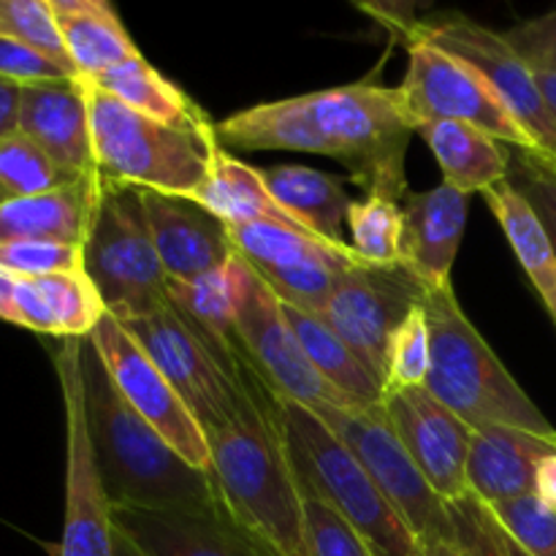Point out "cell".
Segmentation results:
<instances>
[{
  "mask_svg": "<svg viewBox=\"0 0 556 556\" xmlns=\"http://www.w3.org/2000/svg\"><path fill=\"white\" fill-rule=\"evenodd\" d=\"M348 226L353 237L351 248L358 258L375 266L402 264L405 215H402L400 201L383 199V195L353 201L348 210Z\"/></svg>",
  "mask_w": 556,
  "mask_h": 556,
  "instance_id": "cell-33",
  "label": "cell"
},
{
  "mask_svg": "<svg viewBox=\"0 0 556 556\" xmlns=\"http://www.w3.org/2000/svg\"><path fill=\"white\" fill-rule=\"evenodd\" d=\"M0 269L16 277L81 271V248L60 242H0Z\"/></svg>",
  "mask_w": 556,
  "mask_h": 556,
  "instance_id": "cell-39",
  "label": "cell"
},
{
  "mask_svg": "<svg viewBox=\"0 0 556 556\" xmlns=\"http://www.w3.org/2000/svg\"><path fill=\"white\" fill-rule=\"evenodd\" d=\"M405 43L410 65L400 85V98L416 134L427 123L456 119L486 130L516 150H535L481 71L418 36H405Z\"/></svg>",
  "mask_w": 556,
  "mask_h": 556,
  "instance_id": "cell-10",
  "label": "cell"
},
{
  "mask_svg": "<svg viewBox=\"0 0 556 556\" xmlns=\"http://www.w3.org/2000/svg\"><path fill=\"white\" fill-rule=\"evenodd\" d=\"M467 201L470 195L445 182L424 193L405 195L402 264L427 291L451 288V269L467 226Z\"/></svg>",
  "mask_w": 556,
  "mask_h": 556,
  "instance_id": "cell-22",
  "label": "cell"
},
{
  "mask_svg": "<svg viewBox=\"0 0 556 556\" xmlns=\"http://www.w3.org/2000/svg\"><path fill=\"white\" fill-rule=\"evenodd\" d=\"M112 525L141 556H275L217 508H112Z\"/></svg>",
  "mask_w": 556,
  "mask_h": 556,
  "instance_id": "cell-18",
  "label": "cell"
},
{
  "mask_svg": "<svg viewBox=\"0 0 556 556\" xmlns=\"http://www.w3.org/2000/svg\"><path fill=\"white\" fill-rule=\"evenodd\" d=\"M0 38L25 43L36 52L47 54L58 65H63L71 76L79 79L71 63L65 43L60 38L49 0H0Z\"/></svg>",
  "mask_w": 556,
  "mask_h": 556,
  "instance_id": "cell-35",
  "label": "cell"
},
{
  "mask_svg": "<svg viewBox=\"0 0 556 556\" xmlns=\"http://www.w3.org/2000/svg\"><path fill=\"white\" fill-rule=\"evenodd\" d=\"M538 87H541V96L546 101L548 112H552L554 123H556V74H548V71H535Z\"/></svg>",
  "mask_w": 556,
  "mask_h": 556,
  "instance_id": "cell-46",
  "label": "cell"
},
{
  "mask_svg": "<svg viewBox=\"0 0 556 556\" xmlns=\"http://www.w3.org/2000/svg\"><path fill=\"white\" fill-rule=\"evenodd\" d=\"M402 33L424 38L481 71L516 123L530 136L535 152L556 163V123L541 96L535 71L510 49L503 33L489 30L459 11L438 14L432 20H413Z\"/></svg>",
  "mask_w": 556,
  "mask_h": 556,
  "instance_id": "cell-13",
  "label": "cell"
},
{
  "mask_svg": "<svg viewBox=\"0 0 556 556\" xmlns=\"http://www.w3.org/2000/svg\"><path fill=\"white\" fill-rule=\"evenodd\" d=\"M429 367H432V337H429L427 309L421 304L402 320L400 329L391 337L383 394L386 391L424 389L429 378Z\"/></svg>",
  "mask_w": 556,
  "mask_h": 556,
  "instance_id": "cell-36",
  "label": "cell"
},
{
  "mask_svg": "<svg viewBox=\"0 0 556 556\" xmlns=\"http://www.w3.org/2000/svg\"><path fill=\"white\" fill-rule=\"evenodd\" d=\"M280 402L282 434L304 497L318 500L362 535L372 556H413L416 538L383 497L362 462L320 421L296 402Z\"/></svg>",
  "mask_w": 556,
  "mask_h": 556,
  "instance_id": "cell-6",
  "label": "cell"
},
{
  "mask_svg": "<svg viewBox=\"0 0 556 556\" xmlns=\"http://www.w3.org/2000/svg\"><path fill=\"white\" fill-rule=\"evenodd\" d=\"M505 535L530 556H556V510L535 494L489 508Z\"/></svg>",
  "mask_w": 556,
  "mask_h": 556,
  "instance_id": "cell-38",
  "label": "cell"
},
{
  "mask_svg": "<svg viewBox=\"0 0 556 556\" xmlns=\"http://www.w3.org/2000/svg\"><path fill=\"white\" fill-rule=\"evenodd\" d=\"M304 525L309 556H372L362 535L318 500L304 497Z\"/></svg>",
  "mask_w": 556,
  "mask_h": 556,
  "instance_id": "cell-40",
  "label": "cell"
},
{
  "mask_svg": "<svg viewBox=\"0 0 556 556\" xmlns=\"http://www.w3.org/2000/svg\"><path fill=\"white\" fill-rule=\"evenodd\" d=\"M503 541H505V548H508L510 556H530L525 548H519V543H514L508 535H505V530H503Z\"/></svg>",
  "mask_w": 556,
  "mask_h": 556,
  "instance_id": "cell-49",
  "label": "cell"
},
{
  "mask_svg": "<svg viewBox=\"0 0 556 556\" xmlns=\"http://www.w3.org/2000/svg\"><path fill=\"white\" fill-rule=\"evenodd\" d=\"M49 3L79 79H96L128 60L141 58L123 20L106 0H49Z\"/></svg>",
  "mask_w": 556,
  "mask_h": 556,
  "instance_id": "cell-25",
  "label": "cell"
},
{
  "mask_svg": "<svg viewBox=\"0 0 556 556\" xmlns=\"http://www.w3.org/2000/svg\"><path fill=\"white\" fill-rule=\"evenodd\" d=\"M242 410L206 432L210 478L223 510L275 556H309L304 492L282 434L280 402L244 367Z\"/></svg>",
  "mask_w": 556,
  "mask_h": 556,
  "instance_id": "cell-2",
  "label": "cell"
},
{
  "mask_svg": "<svg viewBox=\"0 0 556 556\" xmlns=\"http://www.w3.org/2000/svg\"><path fill=\"white\" fill-rule=\"evenodd\" d=\"M239 258L277 293V299L320 315L337 282L362 264L351 244H331L313 233H299L271 223L228 226Z\"/></svg>",
  "mask_w": 556,
  "mask_h": 556,
  "instance_id": "cell-15",
  "label": "cell"
},
{
  "mask_svg": "<svg viewBox=\"0 0 556 556\" xmlns=\"http://www.w3.org/2000/svg\"><path fill=\"white\" fill-rule=\"evenodd\" d=\"M195 204L220 217L226 226H244V223H271V226L291 228V231L309 233L291 212L282 210L264 182V172L239 157L220 150L212 163L210 179L193 195ZM315 237V233H313Z\"/></svg>",
  "mask_w": 556,
  "mask_h": 556,
  "instance_id": "cell-27",
  "label": "cell"
},
{
  "mask_svg": "<svg viewBox=\"0 0 556 556\" xmlns=\"http://www.w3.org/2000/svg\"><path fill=\"white\" fill-rule=\"evenodd\" d=\"M380 405L429 486L448 505L465 500L470 494L467 456L476 432L456 413H451L427 386L386 391Z\"/></svg>",
  "mask_w": 556,
  "mask_h": 556,
  "instance_id": "cell-17",
  "label": "cell"
},
{
  "mask_svg": "<svg viewBox=\"0 0 556 556\" xmlns=\"http://www.w3.org/2000/svg\"><path fill=\"white\" fill-rule=\"evenodd\" d=\"M74 179L65 177L58 163L25 134L14 130L0 139V201L47 193Z\"/></svg>",
  "mask_w": 556,
  "mask_h": 556,
  "instance_id": "cell-34",
  "label": "cell"
},
{
  "mask_svg": "<svg viewBox=\"0 0 556 556\" xmlns=\"http://www.w3.org/2000/svg\"><path fill=\"white\" fill-rule=\"evenodd\" d=\"M109 378L130 407L144 418L188 465L210 472V443L182 396L174 391L166 375L144 353V348L123 329L114 315H103L90 334Z\"/></svg>",
  "mask_w": 556,
  "mask_h": 556,
  "instance_id": "cell-16",
  "label": "cell"
},
{
  "mask_svg": "<svg viewBox=\"0 0 556 556\" xmlns=\"http://www.w3.org/2000/svg\"><path fill=\"white\" fill-rule=\"evenodd\" d=\"M0 76L16 81V85H36V81H54V79H76L63 65L49 60L47 54L25 47V43L0 38Z\"/></svg>",
  "mask_w": 556,
  "mask_h": 556,
  "instance_id": "cell-43",
  "label": "cell"
},
{
  "mask_svg": "<svg viewBox=\"0 0 556 556\" xmlns=\"http://www.w3.org/2000/svg\"><path fill=\"white\" fill-rule=\"evenodd\" d=\"M20 101L22 85L0 76V139L20 128Z\"/></svg>",
  "mask_w": 556,
  "mask_h": 556,
  "instance_id": "cell-44",
  "label": "cell"
},
{
  "mask_svg": "<svg viewBox=\"0 0 556 556\" xmlns=\"http://www.w3.org/2000/svg\"><path fill=\"white\" fill-rule=\"evenodd\" d=\"M503 36L532 71L556 74V9L510 27Z\"/></svg>",
  "mask_w": 556,
  "mask_h": 556,
  "instance_id": "cell-42",
  "label": "cell"
},
{
  "mask_svg": "<svg viewBox=\"0 0 556 556\" xmlns=\"http://www.w3.org/2000/svg\"><path fill=\"white\" fill-rule=\"evenodd\" d=\"M119 324L166 375L204 432L226 427L239 416L244 386L231 378L210 342L172 302L155 313L123 318Z\"/></svg>",
  "mask_w": 556,
  "mask_h": 556,
  "instance_id": "cell-11",
  "label": "cell"
},
{
  "mask_svg": "<svg viewBox=\"0 0 556 556\" xmlns=\"http://www.w3.org/2000/svg\"><path fill=\"white\" fill-rule=\"evenodd\" d=\"M261 172L277 204L291 212L309 233L331 244H345L342 223L348 220L353 201L345 195L340 179L318 168L291 166V163L261 168Z\"/></svg>",
  "mask_w": 556,
  "mask_h": 556,
  "instance_id": "cell-29",
  "label": "cell"
},
{
  "mask_svg": "<svg viewBox=\"0 0 556 556\" xmlns=\"http://www.w3.org/2000/svg\"><path fill=\"white\" fill-rule=\"evenodd\" d=\"M233 271V329L244 364L264 380L277 400L320 410V407H362L326 383L309 364L293 334L277 293L239 255ZM369 407V405H367Z\"/></svg>",
  "mask_w": 556,
  "mask_h": 556,
  "instance_id": "cell-9",
  "label": "cell"
},
{
  "mask_svg": "<svg viewBox=\"0 0 556 556\" xmlns=\"http://www.w3.org/2000/svg\"><path fill=\"white\" fill-rule=\"evenodd\" d=\"M233 261V258H231ZM226 266L193 280H168V302L188 318V324L210 342L223 367L242 386L244 356L233 329V271Z\"/></svg>",
  "mask_w": 556,
  "mask_h": 556,
  "instance_id": "cell-28",
  "label": "cell"
},
{
  "mask_svg": "<svg viewBox=\"0 0 556 556\" xmlns=\"http://www.w3.org/2000/svg\"><path fill=\"white\" fill-rule=\"evenodd\" d=\"M556 454V440L527 429L486 427L472 434L467 456V489L486 508L535 494L538 467Z\"/></svg>",
  "mask_w": 556,
  "mask_h": 556,
  "instance_id": "cell-23",
  "label": "cell"
},
{
  "mask_svg": "<svg viewBox=\"0 0 556 556\" xmlns=\"http://www.w3.org/2000/svg\"><path fill=\"white\" fill-rule=\"evenodd\" d=\"M413 556H465L456 543H434V546H418Z\"/></svg>",
  "mask_w": 556,
  "mask_h": 556,
  "instance_id": "cell-47",
  "label": "cell"
},
{
  "mask_svg": "<svg viewBox=\"0 0 556 556\" xmlns=\"http://www.w3.org/2000/svg\"><path fill=\"white\" fill-rule=\"evenodd\" d=\"M114 556H141V554L136 552V548L130 546V543L125 541L117 530H114Z\"/></svg>",
  "mask_w": 556,
  "mask_h": 556,
  "instance_id": "cell-48",
  "label": "cell"
},
{
  "mask_svg": "<svg viewBox=\"0 0 556 556\" xmlns=\"http://www.w3.org/2000/svg\"><path fill=\"white\" fill-rule=\"evenodd\" d=\"M451 516L456 527V546L465 556H510L503 541V527L481 500L467 494L451 505Z\"/></svg>",
  "mask_w": 556,
  "mask_h": 556,
  "instance_id": "cell-41",
  "label": "cell"
},
{
  "mask_svg": "<svg viewBox=\"0 0 556 556\" xmlns=\"http://www.w3.org/2000/svg\"><path fill=\"white\" fill-rule=\"evenodd\" d=\"M315 413L356 454L375 486L405 521L418 546L456 543L451 505L429 486L424 472L410 459L383 405L320 407Z\"/></svg>",
  "mask_w": 556,
  "mask_h": 556,
  "instance_id": "cell-8",
  "label": "cell"
},
{
  "mask_svg": "<svg viewBox=\"0 0 556 556\" xmlns=\"http://www.w3.org/2000/svg\"><path fill=\"white\" fill-rule=\"evenodd\" d=\"M101 174L74 179L47 193L0 201V242L85 244L101 199Z\"/></svg>",
  "mask_w": 556,
  "mask_h": 556,
  "instance_id": "cell-24",
  "label": "cell"
},
{
  "mask_svg": "<svg viewBox=\"0 0 556 556\" xmlns=\"http://www.w3.org/2000/svg\"><path fill=\"white\" fill-rule=\"evenodd\" d=\"M106 315L90 277L58 271L16 277L0 269V320L60 340H85Z\"/></svg>",
  "mask_w": 556,
  "mask_h": 556,
  "instance_id": "cell-19",
  "label": "cell"
},
{
  "mask_svg": "<svg viewBox=\"0 0 556 556\" xmlns=\"http://www.w3.org/2000/svg\"><path fill=\"white\" fill-rule=\"evenodd\" d=\"M85 340H63V345L54 351V369L65 410V525L60 556H114L112 505L101 486L85 418Z\"/></svg>",
  "mask_w": 556,
  "mask_h": 556,
  "instance_id": "cell-12",
  "label": "cell"
},
{
  "mask_svg": "<svg viewBox=\"0 0 556 556\" xmlns=\"http://www.w3.org/2000/svg\"><path fill=\"white\" fill-rule=\"evenodd\" d=\"M424 309L432 337L427 389L451 413H456L472 432L486 427H516L556 440V429L541 407L527 396L481 331L462 313L454 286L427 291Z\"/></svg>",
  "mask_w": 556,
  "mask_h": 556,
  "instance_id": "cell-4",
  "label": "cell"
},
{
  "mask_svg": "<svg viewBox=\"0 0 556 556\" xmlns=\"http://www.w3.org/2000/svg\"><path fill=\"white\" fill-rule=\"evenodd\" d=\"M81 269L103 307L117 320L155 313L168 304V275L155 250L141 190L103 179Z\"/></svg>",
  "mask_w": 556,
  "mask_h": 556,
  "instance_id": "cell-7",
  "label": "cell"
},
{
  "mask_svg": "<svg viewBox=\"0 0 556 556\" xmlns=\"http://www.w3.org/2000/svg\"><path fill=\"white\" fill-rule=\"evenodd\" d=\"M85 81V79H81ZM87 85L109 92L134 112L155 119L163 125H199L206 123V114L201 112L193 98L185 96L174 81H168L155 65L147 63L144 58L128 60L106 74L87 79Z\"/></svg>",
  "mask_w": 556,
  "mask_h": 556,
  "instance_id": "cell-32",
  "label": "cell"
},
{
  "mask_svg": "<svg viewBox=\"0 0 556 556\" xmlns=\"http://www.w3.org/2000/svg\"><path fill=\"white\" fill-rule=\"evenodd\" d=\"M418 136L438 157L443 182L459 193L483 195L508 179L510 147L476 125L440 119L421 125Z\"/></svg>",
  "mask_w": 556,
  "mask_h": 556,
  "instance_id": "cell-26",
  "label": "cell"
},
{
  "mask_svg": "<svg viewBox=\"0 0 556 556\" xmlns=\"http://www.w3.org/2000/svg\"><path fill=\"white\" fill-rule=\"evenodd\" d=\"M81 386L92 456L112 508L220 505L210 472L188 465L161 432L125 402L90 337L81 345Z\"/></svg>",
  "mask_w": 556,
  "mask_h": 556,
  "instance_id": "cell-3",
  "label": "cell"
},
{
  "mask_svg": "<svg viewBox=\"0 0 556 556\" xmlns=\"http://www.w3.org/2000/svg\"><path fill=\"white\" fill-rule=\"evenodd\" d=\"M96 168L101 179L193 199L223 150L215 123L163 125L87 85Z\"/></svg>",
  "mask_w": 556,
  "mask_h": 556,
  "instance_id": "cell-5",
  "label": "cell"
},
{
  "mask_svg": "<svg viewBox=\"0 0 556 556\" xmlns=\"http://www.w3.org/2000/svg\"><path fill=\"white\" fill-rule=\"evenodd\" d=\"M505 182L535 212L556 255V163L535 150L510 147V168Z\"/></svg>",
  "mask_w": 556,
  "mask_h": 556,
  "instance_id": "cell-37",
  "label": "cell"
},
{
  "mask_svg": "<svg viewBox=\"0 0 556 556\" xmlns=\"http://www.w3.org/2000/svg\"><path fill=\"white\" fill-rule=\"evenodd\" d=\"M483 199H486L489 210H492V215L503 226L521 269L530 277L532 288H535L543 307L552 315L556 326V255L546 231L538 223L535 212L530 210V204L508 182H500L497 188L486 190Z\"/></svg>",
  "mask_w": 556,
  "mask_h": 556,
  "instance_id": "cell-31",
  "label": "cell"
},
{
  "mask_svg": "<svg viewBox=\"0 0 556 556\" xmlns=\"http://www.w3.org/2000/svg\"><path fill=\"white\" fill-rule=\"evenodd\" d=\"M424 299L427 288L405 264L362 261L340 277L320 318L383 383L391 337Z\"/></svg>",
  "mask_w": 556,
  "mask_h": 556,
  "instance_id": "cell-14",
  "label": "cell"
},
{
  "mask_svg": "<svg viewBox=\"0 0 556 556\" xmlns=\"http://www.w3.org/2000/svg\"><path fill=\"white\" fill-rule=\"evenodd\" d=\"M141 201L168 280H193L237 255L226 223L193 199L141 190Z\"/></svg>",
  "mask_w": 556,
  "mask_h": 556,
  "instance_id": "cell-21",
  "label": "cell"
},
{
  "mask_svg": "<svg viewBox=\"0 0 556 556\" xmlns=\"http://www.w3.org/2000/svg\"><path fill=\"white\" fill-rule=\"evenodd\" d=\"M20 134L36 141L68 179L98 174L92 152L90 103L81 79L36 81L22 87Z\"/></svg>",
  "mask_w": 556,
  "mask_h": 556,
  "instance_id": "cell-20",
  "label": "cell"
},
{
  "mask_svg": "<svg viewBox=\"0 0 556 556\" xmlns=\"http://www.w3.org/2000/svg\"><path fill=\"white\" fill-rule=\"evenodd\" d=\"M416 125L402 106L400 87L375 76L353 85L258 103L215 123L220 147L231 150L313 152L340 161L364 195L402 201L405 157Z\"/></svg>",
  "mask_w": 556,
  "mask_h": 556,
  "instance_id": "cell-1",
  "label": "cell"
},
{
  "mask_svg": "<svg viewBox=\"0 0 556 556\" xmlns=\"http://www.w3.org/2000/svg\"><path fill=\"white\" fill-rule=\"evenodd\" d=\"M282 313H286L288 324H291L293 334L302 342V351L307 353L309 364L315 372L334 386L340 394L353 400L356 405H380L383 402V383L364 367L362 358L324 324V318L315 313H307L302 307L282 302Z\"/></svg>",
  "mask_w": 556,
  "mask_h": 556,
  "instance_id": "cell-30",
  "label": "cell"
},
{
  "mask_svg": "<svg viewBox=\"0 0 556 556\" xmlns=\"http://www.w3.org/2000/svg\"><path fill=\"white\" fill-rule=\"evenodd\" d=\"M535 497L543 500L548 508L556 510V454L546 456L538 467L535 476Z\"/></svg>",
  "mask_w": 556,
  "mask_h": 556,
  "instance_id": "cell-45",
  "label": "cell"
}]
</instances>
